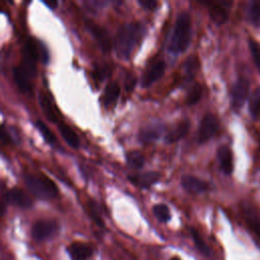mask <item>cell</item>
I'll return each instance as SVG.
<instances>
[{
  "label": "cell",
  "mask_w": 260,
  "mask_h": 260,
  "mask_svg": "<svg viewBox=\"0 0 260 260\" xmlns=\"http://www.w3.org/2000/svg\"><path fill=\"white\" fill-rule=\"evenodd\" d=\"M161 178L160 173L148 172L143 174H135L128 176V180L139 188H150L152 185L156 183Z\"/></svg>",
  "instance_id": "4fadbf2b"
},
{
  "label": "cell",
  "mask_w": 260,
  "mask_h": 260,
  "mask_svg": "<svg viewBox=\"0 0 260 260\" xmlns=\"http://www.w3.org/2000/svg\"><path fill=\"white\" fill-rule=\"evenodd\" d=\"M46 5H48L50 8H52V9H54V8H56L57 7V5H58V3H57V1H45L44 2Z\"/></svg>",
  "instance_id": "836d02e7"
},
{
  "label": "cell",
  "mask_w": 260,
  "mask_h": 260,
  "mask_svg": "<svg viewBox=\"0 0 260 260\" xmlns=\"http://www.w3.org/2000/svg\"><path fill=\"white\" fill-rule=\"evenodd\" d=\"M24 181L30 190L36 197L41 199H51L58 194V189L53 181L44 176L38 175H26Z\"/></svg>",
  "instance_id": "3957f363"
},
{
  "label": "cell",
  "mask_w": 260,
  "mask_h": 260,
  "mask_svg": "<svg viewBox=\"0 0 260 260\" xmlns=\"http://www.w3.org/2000/svg\"><path fill=\"white\" fill-rule=\"evenodd\" d=\"M190 122L188 120L182 121L176 127L173 128L171 131L166 135V141L168 143H174L182 139L189 131Z\"/></svg>",
  "instance_id": "e0dca14e"
},
{
  "label": "cell",
  "mask_w": 260,
  "mask_h": 260,
  "mask_svg": "<svg viewBox=\"0 0 260 260\" xmlns=\"http://www.w3.org/2000/svg\"><path fill=\"white\" fill-rule=\"evenodd\" d=\"M191 40L190 14L183 11L178 14L174 30L169 44V50L173 53H182L188 48Z\"/></svg>",
  "instance_id": "7a4b0ae2"
},
{
  "label": "cell",
  "mask_w": 260,
  "mask_h": 260,
  "mask_svg": "<svg viewBox=\"0 0 260 260\" xmlns=\"http://www.w3.org/2000/svg\"><path fill=\"white\" fill-rule=\"evenodd\" d=\"M165 69L166 64L163 60H156L153 64H151L142 77V86L147 88V86L152 85L154 82L160 79L165 74Z\"/></svg>",
  "instance_id": "ba28073f"
},
{
  "label": "cell",
  "mask_w": 260,
  "mask_h": 260,
  "mask_svg": "<svg viewBox=\"0 0 260 260\" xmlns=\"http://www.w3.org/2000/svg\"><path fill=\"white\" fill-rule=\"evenodd\" d=\"M154 214L156 218L161 223H167L171 219V213L167 206L165 205H156L153 208Z\"/></svg>",
  "instance_id": "cb8c5ba5"
},
{
  "label": "cell",
  "mask_w": 260,
  "mask_h": 260,
  "mask_svg": "<svg viewBox=\"0 0 260 260\" xmlns=\"http://www.w3.org/2000/svg\"><path fill=\"white\" fill-rule=\"evenodd\" d=\"M94 74H95V77L97 79L104 80L105 78H107L110 76L111 69L107 64H102V65L99 64V65H96Z\"/></svg>",
  "instance_id": "f546056e"
},
{
  "label": "cell",
  "mask_w": 260,
  "mask_h": 260,
  "mask_svg": "<svg viewBox=\"0 0 260 260\" xmlns=\"http://www.w3.org/2000/svg\"><path fill=\"white\" fill-rule=\"evenodd\" d=\"M89 213L91 218L95 221V223L101 227H104V222L101 216V212L99 209V207L95 204V202H89Z\"/></svg>",
  "instance_id": "f1b7e54d"
},
{
  "label": "cell",
  "mask_w": 260,
  "mask_h": 260,
  "mask_svg": "<svg viewBox=\"0 0 260 260\" xmlns=\"http://www.w3.org/2000/svg\"><path fill=\"white\" fill-rule=\"evenodd\" d=\"M36 126L39 129L40 133L42 134V136L44 137V139L50 143V144H55L56 143V138L55 135L52 133L51 130L48 128V126L41 120H38L36 122Z\"/></svg>",
  "instance_id": "484cf974"
},
{
  "label": "cell",
  "mask_w": 260,
  "mask_h": 260,
  "mask_svg": "<svg viewBox=\"0 0 260 260\" xmlns=\"http://www.w3.org/2000/svg\"><path fill=\"white\" fill-rule=\"evenodd\" d=\"M39 103L41 106V109L44 113L46 118L51 121V122H56L58 117H57V113L54 108V104L52 102V100L49 98L48 95L44 93L39 94Z\"/></svg>",
  "instance_id": "2e32d148"
},
{
  "label": "cell",
  "mask_w": 260,
  "mask_h": 260,
  "mask_svg": "<svg viewBox=\"0 0 260 260\" xmlns=\"http://www.w3.org/2000/svg\"><path fill=\"white\" fill-rule=\"evenodd\" d=\"M219 120L213 114H207L201 119L200 125L198 128V141L200 143H205L212 138L219 130Z\"/></svg>",
  "instance_id": "5b68a950"
},
{
  "label": "cell",
  "mask_w": 260,
  "mask_h": 260,
  "mask_svg": "<svg viewBox=\"0 0 260 260\" xmlns=\"http://www.w3.org/2000/svg\"><path fill=\"white\" fill-rule=\"evenodd\" d=\"M58 130L62 138L66 141L69 147L78 149L79 147V138L77 133L66 123L60 122L58 124Z\"/></svg>",
  "instance_id": "ac0fdd59"
},
{
  "label": "cell",
  "mask_w": 260,
  "mask_h": 260,
  "mask_svg": "<svg viewBox=\"0 0 260 260\" xmlns=\"http://www.w3.org/2000/svg\"><path fill=\"white\" fill-rule=\"evenodd\" d=\"M250 90L249 81L246 78H239L232 89V105L236 110L243 107L247 101Z\"/></svg>",
  "instance_id": "8992f818"
},
{
  "label": "cell",
  "mask_w": 260,
  "mask_h": 260,
  "mask_svg": "<svg viewBox=\"0 0 260 260\" xmlns=\"http://www.w3.org/2000/svg\"><path fill=\"white\" fill-rule=\"evenodd\" d=\"M197 58L195 56H190L188 59L184 62L183 68H184V74L188 79H192L194 77V74L197 68Z\"/></svg>",
  "instance_id": "d4e9b609"
},
{
  "label": "cell",
  "mask_w": 260,
  "mask_h": 260,
  "mask_svg": "<svg viewBox=\"0 0 260 260\" xmlns=\"http://www.w3.org/2000/svg\"><path fill=\"white\" fill-rule=\"evenodd\" d=\"M86 27L89 28V31L97 41L99 47L102 49L103 52H109L112 47V43L111 39L109 37L108 32L105 30L103 26H101L91 21H86L85 22Z\"/></svg>",
  "instance_id": "52a82bcc"
},
{
  "label": "cell",
  "mask_w": 260,
  "mask_h": 260,
  "mask_svg": "<svg viewBox=\"0 0 260 260\" xmlns=\"http://www.w3.org/2000/svg\"><path fill=\"white\" fill-rule=\"evenodd\" d=\"M138 4L148 10H155L157 6V2L153 1V0H139Z\"/></svg>",
  "instance_id": "1f68e13d"
},
{
  "label": "cell",
  "mask_w": 260,
  "mask_h": 260,
  "mask_svg": "<svg viewBox=\"0 0 260 260\" xmlns=\"http://www.w3.org/2000/svg\"><path fill=\"white\" fill-rule=\"evenodd\" d=\"M120 95V86L117 82H110L107 84L103 100L104 104L106 107H110L112 105H115V103L117 102V100Z\"/></svg>",
  "instance_id": "d6986e66"
},
{
  "label": "cell",
  "mask_w": 260,
  "mask_h": 260,
  "mask_svg": "<svg viewBox=\"0 0 260 260\" xmlns=\"http://www.w3.org/2000/svg\"><path fill=\"white\" fill-rule=\"evenodd\" d=\"M12 72H13L14 81H16V84L19 86V89L24 93L31 92L32 89L31 79L33 78L28 76L20 65L14 67Z\"/></svg>",
  "instance_id": "9a60e30c"
},
{
  "label": "cell",
  "mask_w": 260,
  "mask_h": 260,
  "mask_svg": "<svg viewBox=\"0 0 260 260\" xmlns=\"http://www.w3.org/2000/svg\"><path fill=\"white\" fill-rule=\"evenodd\" d=\"M209 4V16L211 21L218 26L225 24L228 20L229 8L232 5V3L227 1H220Z\"/></svg>",
  "instance_id": "30bf717a"
},
{
  "label": "cell",
  "mask_w": 260,
  "mask_h": 260,
  "mask_svg": "<svg viewBox=\"0 0 260 260\" xmlns=\"http://www.w3.org/2000/svg\"><path fill=\"white\" fill-rule=\"evenodd\" d=\"M249 109L253 118H258L260 116V88L252 94L249 101Z\"/></svg>",
  "instance_id": "603a6c76"
},
{
  "label": "cell",
  "mask_w": 260,
  "mask_h": 260,
  "mask_svg": "<svg viewBox=\"0 0 260 260\" xmlns=\"http://www.w3.org/2000/svg\"><path fill=\"white\" fill-rule=\"evenodd\" d=\"M67 252L72 260H89L93 256L94 249L85 243L75 242L69 245Z\"/></svg>",
  "instance_id": "8fae6325"
},
{
  "label": "cell",
  "mask_w": 260,
  "mask_h": 260,
  "mask_svg": "<svg viewBox=\"0 0 260 260\" xmlns=\"http://www.w3.org/2000/svg\"><path fill=\"white\" fill-rule=\"evenodd\" d=\"M202 96V88L198 83H195L191 86L188 94L186 97V103L188 106H193L199 102V100Z\"/></svg>",
  "instance_id": "7402d4cb"
},
{
  "label": "cell",
  "mask_w": 260,
  "mask_h": 260,
  "mask_svg": "<svg viewBox=\"0 0 260 260\" xmlns=\"http://www.w3.org/2000/svg\"><path fill=\"white\" fill-rule=\"evenodd\" d=\"M249 46H250L252 56H253V59L256 63L258 69L260 70V45L257 44V43L254 41H250Z\"/></svg>",
  "instance_id": "4dcf8cb0"
},
{
  "label": "cell",
  "mask_w": 260,
  "mask_h": 260,
  "mask_svg": "<svg viewBox=\"0 0 260 260\" xmlns=\"http://www.w3.org/2000/svg\"><path fill=\"white\" fill-rule=\"evenodd\" d=\"M218 160L220 164V168L223 171L224 174L230 175L233 172V155L231 150L227 146H222L219 148L218 153Z\"/></svg>",
  "instance_id": "5bb4252c"
},
{
  "label": "cell",
  "mask_w": 260,
  "mask_h": 260,
  "mask_svg": "<svg viewBox=\"0 0 260 260\" xmlns=\"http://www.w3.org/2000/svg\"><path fill=\"white\" fill-rule=\"evenodd\" d=\"M249 19L254 26H260V1L251 2L249 6Z\"/></svg>",
  "instance_id": "83f0119b"
},
{
  "label": "cell",
  "mask_w": 260,
  "mask_h": 260,
  "mask_svg": "<svg viewBox=\"0 0 260 260\" xmlns=\"http://www.w3.org/2000/svg\"><path fill=\"white\" fill-rule=\"evenodd\" d=\"M191 235H192V239L194 241V244L195 246L197 247V249L205 255H209L210 254V251H209V248L208 245L206 244V242L204 241V239L201 238V236L199 235V233L197 232L196 230L192 229L191 230Z\"/></svg>",
  "instance_id": "4316f807"
},
{
  "label": "cell",
  "mask_w": 260,
  "mask_h": 260,
  "mask_svg": "<svg viewBox=\"0 0 260 260\" xmlns=\"http://www.w3.org/2000/svg\"><path fill=\"white\" fill-rule=\"evenodd\" d=\"M181 185L186 191L194 194L204 193L209 189V186L207 182L191 175L183 176L181 179Z\"/></svg>",
  "instance_id": "7c38bea8"
},
{
  "label": "cell",
  "mask_w": 260,
  "mask_h": 260,
  "mask_svg": "<svg viewBox=\"0 0 260 260\" xmlns=\"http://www.w3.org/2000/svg\"><path fill=\"white\" fill-rule=\"evenodd\" d=\"M4 199L7 204L22 208H31L33 204L32 199L20 188H12L7 190L4 195Z\"/></svg>",
  "instance_id": "9c48e42d"
},
{
  "label": "cell",
  "mask_w": 260,
  "mask_h": 260,
  "mask_svg": "<svg viewBox=\"0 0 260 260\" xmlns=\"http://www.w3.org/2000/svg\"><path fill=\"white\" fill-rule=\"evenodd\" d=\"M171 260H181V259L178 257H173V258H171Z\"/></svg>",
  "instance_id": "e575fe53"
},
{
  "label": "cell",
  "mask_w": 260,
  "mask_h": 260,
  "mask_svg": "<svg viewBox=\"0 0 260 260\" xmlns=\"http://www.w3.org/2000/svg\"><path fill=\"white\" fill-rule=\"evenodd\" d=\"M143 30L139 24L129 23L122 25L114 40V49L119 58L127 59L131 56L133 50L141 39Z\"/></svg>",
  "instance_id": "6da1fadb"
},
{
  "label": "cell",
  "mask_w": 260,
  "mask_h": 260,
  "mask_svg": "<svg viewBox=\"0 0 260 260\" xmlns=\"http://www.w3.org/2000/svg\"><path fill=\"white\" fill-rule=\"evenodd\" d=\"M58 232V224L54 220L37 221L32 228V237L38 241H45L52 238Z\"/></svg>",
  "instance_id": "277c9868"
},
{
  "label": "cell",
  "mask_w": 260,
  "mask_h": 260,
  "mask_svg": "<svg viewBox=\"0 0 260 260\" xmlns=\"http://www.w3.org/2000/svg\"><path fill=\"white\" fill-rule=\"evenodd\" d=\"M126 163L130 168L138 170L144 165V157L138 152H130L126 155Z\"/></svg>",
  "instance_id": "44dd1931"
},
{
  "label": "cell",
  "mask_w": 260,
  "mask_h": 260,
  "mask_svg": "<svg viewBox=\"0 0 260 260\" xmlns=\"http://www.w3.org/2000/svg\"><path fill=\"white\" fill-rule=\"evenodd\" d=\"M1 140L3 144H8V143L13 142V138L11 137V135L8 132V130H6L4 126H2V130H1Z\"/></svg>",
  "instance_id": "d6a6232c"
},
{
  "label": "cell",
  "mask_w": 260,
  "mask_h": 260,
  "mask_svg": "<svg viewBox=\"0 0 260 260\" xmlns=\"http://www.w3.org/2000/svg\"><path fill=\"white\" fill-rule=\"evenodd\" d=\"M161 135V130L156 127H149L140 131L138 138L143 143H151L158 139Z\"/></svg>",
  "instance_id": "ffe728a7"
},
{
  "label": "cell",
  "mask_w": 260,
  "mask_h": 260,
  "mask_svg": "<svg viewBox=\"0 0 260 260\" xmlns=\"http://www.w3.org/2000/svg\"><path fill=\"white\" fill-rule=\"evenodd\" d=\"M259 146H260V136H259Z\"/></svg>",
  "instance_id": "d590c367"
}]
</instances>
